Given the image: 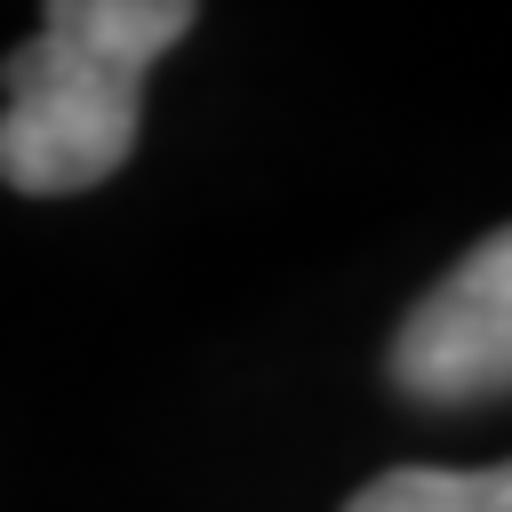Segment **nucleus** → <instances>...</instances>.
Here are the masks:
<instances>
[{
  "instance_id": "1",
  "label": "nucleus",
  "mask_w": 512,
  "mask_h": 512,
  "mask_svg": "<svg viewBox=\"0 0 512 512\" xmlns=\"http://www.w3.org/2000/svg\"><path fill=\"white\" fill-rule=\"evenodd\" d=\"M200 0H48L40 32L0 64V184L56 200L104 184L136 152L144 80L192 32Z\"/></svg>"
},
{
  "instance_id": "2",
  "label": "nucleus",
  "mask_w": 512,
  "mask_h": 512,
  "mask_svg": "<svg viewBox=\"0 0 512 512\" xmlns=\"http://www.w3.org/2000/svg\"><path fill=\"white\" fill-rule=\"evenodd\" d=\"M392 384L416 408H480L512 384V240L488 232L456 272L408 304L392 336Z\"/></svg>"
},
{
  "instance_id": "3",
  "label": "nucleus",
  "mask_w": 512,
  "mask_h": 512,
  "mask_svg": "<svg viewBox=\"0 0 512 512\" xmlns=\"http://www.w3.org/2000/svg\"><path fill=\"white\" fill-rule=\"evenodd\" d=\"M344 512H512V472L504 464H480V472L400 464V472H376Z\"/></svg>"
}]
</instances>
